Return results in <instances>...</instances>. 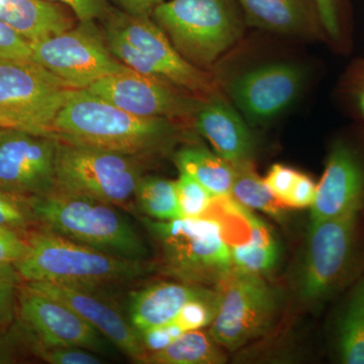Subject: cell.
Returning <instances> with one entry per match:
<instances>
[{
    "label": "cell",
    "instance_id": "obj_10",
    "mask_svg": "<svg viewBox=\"0 0 364 364\" xmlns=\"http://www.w3.org/2000/svg\"><path fill=\"white\" fill-rule=\"evenodd\" d=\"M219 287V306L210 334L220 346L237 350L270 329L279 296L261 275L233 269Z\"/></svg>",
    "mask_w": 364,
    "mask_h": 364
},
{
    "label": "cell",
    "instance_id": "obj_39",
    "mask_svg": "<svg viewBox=\"0 0 364 364\" xmlns=\"http://www.w3.org/2000/svg\"><path fill=\"white\" fill-rule=\"evenodd\" d=\"M316 191H317V183L310 176L299 172L298 178L284 202V207L294 208L312 207Z\"/></svg>",
    "mask_w": 364,
    "mask_h": 364
},
{
    "label": "cell",
    "instance_id": "obj_20",
    "mask_svg": "<svg viewBox=\"0 0 364 364\" xmlns=\"http://www.w3.org/2000/svg\"><path fill=\"white\" fill-rule=\"evenodd\" d=\"M219 294L207 287L186 282H161L132 291L128 320L136 332H143L173 320L182 308L195 299H213Z\"/></svg>",
    "mask_w": 364,
    "mask_h": 364
},
{
    "label": "cell",
    "instance_id": "obj_22",
    "mask_svg": "<svg viewBox=\"0 0 364 364\" xmlns=\"http://www.w3.org/2000/svg\"><path fill=\"white\" fill-rule=\"evenodd\" d=\"M333 341L340 363L364 364V274L349 287L337 311Z\"/></svg>",
    "mask_w": 364,
    "mask_h": 364
},
{
    "label": "cell",
    "instance_id": "obj_32",
    "mask_svg": "<svg viewBox=\"0 0 364 364\" xmlns=\"http://www.w3.org/2000/svg\"><path fill=\"white\" fill-rule=\"evenodd\" d=\"M23 279L14 264H0V333L9 331L18 317V299Z\"/></svg>",
    "mask_w": 364,
    "mask_h": 364
},
{
    "label": "cell",
    "instance_id": "obj_27",
    "mask_svg": "<svg viewBox=\"0 0 364 364\" xmlns=\"http://www.w3.org/2000/svg\"><path fill=\"white\" fill-rule=\"evenodd\" d=\"M135 200L150 219L172 221L182 218L176 181L158 176H142L136 186Z\"/></svg>",
    "mask_w": 364,
    "mask_h": 364
},
{
    "label": "cell",
    "instance_id": "obj_4",
    "mask_svg": "<svg viewBox=\"0 0 364 364\" xmlns=\"http://www.w3.org/2000/svg\"><path fill=\"white\" fill-rule=\"evenodd\" d=\"M31 202L41 227L112 255L149 260L145 241L116 205L55 188Z\"/></svg>",
    "mask_w": 364,
    "mask_h": 364
},
{
    "label": "cell",
    "instance_id": "obj_33",
    "mask_svg": "<svg viewBox=\"0 0 364 364\" xmlns=\"http://www.w3.org/2000/svg\"><path fill=\"white\" fill-rule=\"evenodd\" d=\"M219 294L213 299H195L189 301L173 318L182 331L200 330L212 324L219 306Z\"/></svg>",
    "mask_w": 364,
    "mask_h": 364
},
{
    "label": "cell",
    "instance_id": "obj_38",
    "mask_svg": "<svg viewBox=\"0 0 364 364\" xmlns=\"http://www.w3.org/2000/svg\"><path fill=\"white\" fill-rule=\"evenodd\" d=\"M28 249L26 236L0 226V264H16L25 257Z\"/></svg>",
    "mask_w": 364,
    "mask_h": 364
},
{
    "label": "cell",
    "instance_id": "obj_8",
    "mask_svg": "<svg viewBox=\"0 0 364 364\" xmlns=\"http://www.w3.org/2000/svg\"><path fill=\"white\" fill-rule=\"evenodd\" d=\"M71 90L33 60H0V129L54 136Z\"/></svg>",
    "mask_w": 364,
    "mask_h": 364
},
{
    "label": "cell",
    "instance_id": "obj_14",
    "mask_svg": "<svg viewBox=\"0 0 364 364\" xmlns=\"http://www.w3.org/2000/svg\"><path fill=\"white\" fill-rule=\"evenodd\" d=\"M18 317L26 343L45 346L78 347L107 354L112 342L100 334L72 309L26 286L18 291Z\"/></svg>",
    "mask_w": 364,
    "mask_h": 364
},
{
    "label": "cell",
    "instance_id": "obj_35",
    "mask_svg": "<svg viewBox=\"0 0 364 364\" xmlns=\"http://www.w3.org/2000/svg\"><path fill=\"white\" fill-rule=\"evenodd\" d=\"M0 60H32L28 40L0 18Z\"/></svg>",
    "mask_w": 364,
    "mask_h": 364
},
{
    "label": "cell",
    "instance_id": "obj_6",
    "mask_svg": "<svg viewBox=\"0 0 364 364\" xmlns=\"http://www.w3.org/2000/svg\"><path fill=\"white\" fill-rule=\"evenodd\" d=\"M151 16L184 59L207 71L247 26L236 0H166Z\"/></svg>",
    "mask_w": 364,
    "mask_h": 364
},
{
    "label": "cell",
    "instance_id": "obj_3",
    "mask_svg": "<svg viewBox=\"0 0 364 364\" xmlns=\"http://www.w3.org/2000/svg\"><path fill=\"white\" fill-rule=\"evenodd\" d=\"M105 40L112 55L132 70L165 81L200 100L225 97L217 78L184 59L152 16L112 14Z\"/></svg>",
    "mask_w": 364,
    "mask_h": 364
},
{
    "label": "cell",
    "instance_id": "obj_24",
    "mask_svg": "<svg viewBox=\"0 0 364 364\" xmlns=\"http://www.w3.org/2000/svg\"><path fill=\"white\" fill-rule=\"evenodd\" d=\"M174 161L181 173L193 177L215 198L231 196L234 167L215 151L212 152L200 146H189L177 151Z\"/></svg>",
    "mask_w": 364,
    "mask_h": 364
},
{
    "label": "cell",
    "instance_id": "obj_9",
    "mask_svg": "<svg viewBox=\"0 0 364 364\" xmlns=\"http://www.w3.org/2000/svg\"><path fill=\"white\" fill-rule=\"evenodd\" d=\"M142 176L136 157L58 140L55 189L130 207Z\"/></svg>",
    "mask_w": 364,
    "mask_h": 364
},
{
    "label": "cell",
    "instance_id": "obj_12",
    "mask_svg": "<svg viewBox=\"0 0 364 364\" xmlns=\"http://www.w3.org/2000/svg\"><path fill=\"white\" fill-rule=\"evenodd\" d=\"M348 213L364 214V126L358 123L342 129L330 142L310 227Z\"/></svg>",
    "mask_w": 364,
    "mask_h": 364
},
{
    "label": "cell",
    "instance_id": "obj_34",
    "mask_svg": "<svg viewBox=\"0 0 364 364\" xmlns=\"http://www.w3.org/2000/svg\"><path fill=\"white\" fill-rule=\"evenodd\" d=\"M31 351L45 363L51 364H100L102 358L95 352L78 347L45 346L37 343H28Z\"/></svg>",
    "mask_w": 364,
    "mask_h": 364
},
{
    "label": "cell",
    "instance_id": "obj_42",
    "mask_svg": "<svg viewBox=\"0 0 364 364\" xmlns=\"http://www.w3.org/2000/svg\"><path fill=\"white\" fill-rule=\"evenodd\" d=\"M124 13L132 16H152L157 6L166 0H111Z\"/></svg>",
    "mask_w": 364,
    "mask_h": 364
},
{
    "label": "cell",
    "instance_id": "obj_41",
    "mask_svg": "<svg viewBox=\"0 0 364 364\" xmlns=\"http://www.w3.org/2000/svg\"><path fill=\"white\" fill-rule=\"evenodd\" d=\"M21 334V329L18 332L11 329L0 333V364L13 363L16 360Z\"/></svg>",
    "mask_w": 364,
    "mask_h": 364
},
{
    "label": "cell",
    "instance_id": "obj_25",
    "mask_svg": "<svg viewBox=\"0 0 364 364\" xmlns=\"http://www.w3.org/2000/svg\"><path fill=\"white\" fill-rule=\"evenodd\" d=\"M227 361L221 346L200 330L182 333L162 350L147 354L145 364H222Z\"/></svg>",
    "mask_w": 364,
    "mask_h": 364
},
{
    "label": "cell",
    "instance_id": "obj_26",
    "mask_svg": "<svg viewBox=\"0 0 364 364\" xmlns=\"http://www.w3.org/2000/svg\"><path fill=\"white\" fill-rule=\"evenodd\" d=\"M235 177L231 198L249 210H260L277 221L286 215L284 205L270 193L262 177L258 176L253 162L233 166Z\"/></svg>",
    "mask_w": 364,
    "mask_h": 364
},
{
    "label": "cell",
    "instance_id": "obj_19",
    "mask_svg": "<svg viewBox=\"0 0 364 364\" xmlns=\"http://www.w3.org/2000/svg\"><path fill=\"white\" fill-rule=\"evenodd\" d=\"M246 25L277 35L321 41L324 26L313 0H236Z\"/></svg>",
    "mask_w": 364,
    "mask_h": 364
},
{
    "label": "cell",
    "instance_id": "obj_21",
    "mask_svg": "<svg viewBox=\"0 0 364 364\" xmlns=\"http://www.w3.org/2000/svg\"><path fill=\"white\" fill-rule=\"evenodd\" d=\"M0 18L30 43L59 35L74 26L68 13L50 0H4Z\"/></svg>",
    "mask_w": 364,
    "mask_h": 364
},
{
    "label": "cell",
    "instance_id": "obj_28",
    "mask_svg": "<svg viewBox=\"0 0 364 364\" xmlns=\"http://www.w3.org/2000/svg\"><path fill=\"white\" fill-rule=\"evenodd\" d=\"M320 14L327 45L341 55L353 48V6L352 0H313Z\"/></svg>",
    "mask_w": 364,
    "mask_h": 364
},
{
    "label": "cell",
    "instance_id": "obj_43",
    "mask_svg": "<svg viewBox=\"0 0 364 364\" xmlns=\"http://www.w3.org/2000/svg\"><path fill=\"white\" fill-rule=\"evenodd\" d=\"M2 129H0V135H1Z\"/></svg>",
    "mask_w": 364,
    "mask_h": 364
},
{
    "label": "cell",
    "instance_id": "obj_31",
    "mask_svg": "<svg viewBox=\"0 0 364 364\" xmlns=\"http://www.w3.org/2000/svg\"><path fill=\"white\" fill-rule=\"evenodd\" d=\"M176 189L182 218H202L214 203L215 196L188 174L181 173Z\"/></svg>",
    "mask_w": 364,
    "mask_h": 364
},
{
    "label": "cell",
    "instance_id": "obj_29",
    "mask_svg": "<svg viewBox=\"0 0 364 364\" xmlns=\"http://www.w3.org/2000/svg\"><path fill=\"white\" fill-rule=\"evenodd\" d=\"M334 100L341 111L364 126V57L352 60L340 76Z\"/></svg>",
    "mask_w": 364,
    "mask_h": 364
},
{
    "label": "cell",
    "instance_id": "obj_5",
    "mask_svg": "<svg viewBox=\"0 0 364 364\" xmlns=\"http://www.w3.org/2000/svg\"><path fill=\"white\" fill-rule=\"evenodd\" d=\"M141 222L167 275L200 286H219L234 269L225 228L217 218L157 221L146 217Z\"/></svg>",
    "mask_w": 364,
    "mask_h": 364
},
{
    "label": "cell",
    "instance_id": "obj_15",
    "mask_svg": "<svg viewBox=\"0 0 364 364\" xmlns=\"http://www.w3.org/2000/svg\"><path fill=\"white\" fill-rule=\"evenodd\" d=\"M119 109L140 117L174 122L195 117L203 100L160 79L127 68L86 88Z\"/></svg>",
    "mask_w": 364,
    "mask_h": 364
},
{
    "label": "cell",
    "instance_id": "obj_18",
    "mask_svg": "<svg viewBox=\"0 0 364 364\" xmlns=\"http://www.w3.org/2000/svg\"><path fill=\"white\" fill-rule=\"evenodd\" d=\"M196 130L232 166L253 162L251 126L226 97L203 100L193 117Z\"/></svg>",
    "mask_w": 364,
    "mask_h": 364
},
{
    "label": "cell",
    "instance_id": "obj_37",
    "mask_svg": "<svg viewBox=\"0 0 364 364\" xmlns=\"http://www.w3.org/2000/svg\"><path fill=\"white\" fill-rule=\"evenodd\" d=\"M299 173V171L291 167L277 163L270 167L263 181L270 193L284 205V202L291 193Z\"/></svg>",
    "mask_w": 364,
    "mask_h": 364
},
{
    "label": "cell",
    "instance_id": "obj_36",
    "mask_svg": "<svg viewBox=\"0 0 364 364\" xmlns=\"http://www.w3.org/2000/svg\"><path fill=\"white\" fill-rule=\"evenodd\" d=\"M141 343L147 354L162 350L184 333L173 320L156 327L138 332Z\"/></svg>",
    "mask_w": 364,
    "mask_h": 364
},
{
    "label": "cell",
    "instance_id": "obj_2",
    "mask_svg": "<svg viewBox=\"0 0 364 364\" xmlns=\"http://www.w3.org/2000/svg\"><path fill=\"white\" fill-rule=\"evenodd\" d=\"M28 249L14 264L23 282H51L97 293L124 286L155 269L153 262L127 259L72 241L44 227L26 235Z\"/></svg>",
    "mask_w": 364,
    "mask_h": 364
},
{
    "label": "cell",
    "instance_id": "obj_1",
    "mask_svg": "<svg viewBox=\"0 0 364 364\" xmlns=\"http://www.w3.org/2000/svg\"><path fill=\"white\" fill-rule=\"evenodd\" d=\"M176 132L170 119L134 116L87 90H72L54 123L60 141L136 158L163 149Z\"/></svg>",
    "mask_w": 364,
    "mask_h": 364
},
{
    "label": "cell",
    "instance_id": "obj_16",
    "mask_svg": "<svg viewBox=\"0 0 364 364\" xmlns=\"http://www.w3.org/2000/svg\"><path fill=\"white\" fill-rule=\"evenodd\" d=\"M58 139L28 132L2 130L0 188L35 198L55 188Z\"/></svg>",
    "mask_w": 364,
    "mask_h": 364
},
{
    "label": "cell",
    "instance_id": "obj_40",
    "mask_svg": "<svg viewBox=\"0 0 364 364\" xmlns=\"http://www.w3.org/2000/svg\"><path fill=\"white\" fill-rule=\"evenodd\" d=\"M65 4L79 21H91L104 16L107 6L105 0H50Z\"/></svg>",
    "mask_w": 364,
    "mask_h": 364
},
{
    "label": "cell",
    "instance_id": "obj_17",
    "mask_svg": "<svg viewBox=\"0 0 364 364\" xmlns=\"http://www.w3.org/2000/svg\"><path fill=\"white\" fill-rule=\"evenodd\" d=\"M23 282L36 291L65 304L132 360L143 363L147 352L143 348L139 333L132 327L128 318L97 296V293L51 282Z\"/></svg>",
    "mask_w": 364,
    "mask_h": 364
},
{
    "label": "cell",
    "instance_id": "obj_44",
    "mask_svg": "<svg viewBox=\"0 0 364 364\" xmlns=\"http://www.w3.org/2000/svg\"><path fill=\"white\" fill-rule=\"evenodd\" d=\"M2 1H4V0H0V4H1Z\"/></svg>",
    "mask_w": 364,
    "mask_h": 364
},
{
    "label": "cell",
    "instance_id": "obj_7",
    "mask_svg": "<svg viewBox=\"0 0 364 364\" xmlns=\"http://www.w3.org/2000/svg\"><path fill=\"white\" fill-rule=\"evenodd\" d=\"M363 215L348 213L309 228L299 294L325 303L364 274Z\"/></svg>",
    "mask_w": 364,
    "mask_h": 364
},
{
    "label": "cell",
    "instance_id": "obj_11",
    "mask_svg": "<svg viewBox=\"0 0 364 364\" xmlns=\"http://www.w3.org/2000/svg\"><path fill=\"white\" fill-rule=\"evenodd\" d=\"M32 60L72 90H86L100 79L126 70L112 55L93 21L31 43Z\"/></svg>",
    "mask_w": 364,
    "mask_h": 364
},
{
    "label": "cell",
    "instance_id": "obj_30",
    "mask_svg": "<svg viewBox=\"0 0 364 364\" xmlns=\"http://www.w3.org/2000/svg\"><path fill=\"white\" fill-rule=\"evenodd\" d=\"M32 198H26L0 188V226L23 236L39 227L33 215Z\"/></svg>",
    "mask_w": 364,
    "mask_h": 364
},
{
    "label": "cell",
    "instance_id": "obj_23",
    "mask_svg": "<svg viewBox=\"0 0 364 364\" xmlns=\"http://www.w3.org/2000/svg\"><path fill=\"white\" fill-rule=\"evenodd\" d=\"M235 203L247 223L250 238L243 243L229 245L234 269L257 275L272 272L279 258V243L272 228L249 208Z\"/></svg>",
    "mask_w": 364,
    "mask_h": 364
},
{
    "label": "cell",
    "instance_id": "obj_13",
    "mask_svg": "<svg viewBox=\"0 0 364 364\" xmlns=\"http://www.w3.org/2000/svg\"><path fill=\"white\" fill-rule=\"evenodd\" d=\"M306 81L303 67L279 61L254 66L219 85L246 122L258 127L284 114L298 100Z\"/></svg>",
    "mask_w": 364,
    "mask_h": 364
}]
</instances>
